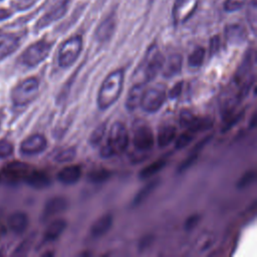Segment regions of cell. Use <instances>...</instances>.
I'll list each match as a JSON object with an SVG mask.
<instances>
[{"mask_svg": "<svg viewBox=\"0 0 257 257\" xmlns=\"http://www.w3.org/2000/svg\"><path fill=\"white\" fill-rule=\"evenodd\" d=\"M123 71L116 69L111 71L103 79L96 97V102L99 109H107L119 97L123 85Z\"/></svg>", "mask_w": 257, "mask_h": 257, "instance_id": "1", "label": "cell"}, {"mask_svg": "<svg viewBox=\"0 0 257 257\" xmlns=\"http://www.w3.org/2000/svg\"><path fill=\"white\" fill-rule=\"evenodd\" d=\"M128 147V133L126 126L120 122L115 121L110 126L107 140L100 148V157L107 159L115 155L125 152Z\"/></svg>", "mask_w": 257, "mask_h": 257, "instance_id": "2", "label": "cell"}, {"mask_svg": "<svg viewBox=\"0 0 257 257\" xmlns=\"http://www.w3.org/2000/svg\"><path fill=\"white\" fill-rule=\"evenodd\" d=\"M39 91V80L28 77L18 83L11 92V100L15 106H24L35 99Z\"/></svg>", "mask_w": 257, "mask_h": 257, "instance_id": "3", "label": "cell"}, {"mask_svg": "<svg viewBox=\"0 0 257 257\" xmlns=\"http://www.w3.org/2000/svg\"><path fill=\"white\" fill-rule=\"evenodd\" d=\"M165 58L163 54L159 51L156 45H152L147 51L143 62L139 68L143 76V82L150 81L157 76V74L162 70Z\"/></svg>", "mask_w": 257, "mask_h": 257, "instance_id": "4", "label": "cell"}, {"mask_svg": "<svg viewBox=\"0 0 257 257\" xmlns=\"http://www.w3.org/2000/svg\"><path fill=\"white\" fill-rule=\"evenodd\" d=\"M51 47L52 44L46 40L36 41L23 51L20 56V61L27 67H35L47 58Z\"/></svg>", "mask_w": 257, "mask_h": 257, "instance_id": "5", "label": "cell"}, {"mask_svg": "<svg viewBox=\"0 0 257 257\" xmlns=\"http://www.w3.org/2000/svg\"><path fill=\"white\" fill-rule=\"evenodd\" d=\"M82 49V38L79 35L72 36L65 40L59 50L57 61L60 67L67 68L70 67L78 58Z\"/></svg>", "mask_w": 257, "mask_h": 257, "instance_id": "6", "label": "cell"}, {"mask_svg": "<svg viewBox=\"0 0 257 257\" xmlns=\"http://www.w3.org/2000/svg\"><path fill=\"white\" fill-rule=\"evenodd\" d=\"M166 98H167L166 86L161 83H157L145 89L140 106L145 111L149 113H153L158 111L163 106V104L166 101Z\"/></svg>", "mask_w": 257, "mask_h": 257, "instance_id": "7", "label": "cell"}, {"mask_svg": "<svg viewBox=\"0 0 257 257\" xmlns=\"http://www.w3.org/2000/svg\"><path fill=\"white\" fill-rule=\"evenodd\" d=\"M154 134L149 125L142 124L136 128L134 133L133 144L138 154H145L151 151L154 147Z\"/></svg>", "mask_w": 257, "mask_h": 257, "instance_id": "8", "label": "cell"}, {"mask_svg": "<svg viewBox=\"0 0 257 257\" xmlns=\"http://www.w3.org/2000/svg\"><path fill=\"white\" fill-rule=\"evenodd\" d=\"M199 0H175L173 19L176 25L186 22L195 12Z\"/></svg>", "mask_w": 257, "mask_h": 257, "instance_id": "9", "label": "cell"}, {"mask_svg": "<svg viewBox=\"0 0 257 257\" xmlns=\"http://www.w3.org/2000/svg\"><path fill=\"white\" fill-rule=\"evenodd\" d=\"M47 148V140L43 135L34 134L26 138L20 145V152L24 156L41 154Z\"/></svg>", "mask_w": 257, "mask_h": 257, "instance_id": "10", "label": "cell"}, {"mask_svg": "<svg viewBox=\"0 0 257 257\" xmlns=\"http://www.w3.org/2000/svg\"><path fill=\"white\" fill-rule=\"evenodd\" d=\"M68 202L64 197L61 196H55L46 201L44 204L41 219L42 221H46L49 218L58 215L62 212H64L67 209Z\"/></svg>", "mask_w": 257, "mask_h": 257, "instance_id": "11", "label": "cell"}, {"mask_svg": "<svg viewBox=\"0 0 257 257\" xmlns=\"http://www.w3.org/2000/svg\"><path fill=\"white\" fill-rule=\"evenodd\" d=\"M67 9V0H60L58 1L54 6H52L47 13H45L37 22L36 28L37 29H42L46 27L47 25L51 24L52 22L58 20L61 18Z\"/></svg>", "mask_w": 257, "mask_h": 257, "instance_id": "12", "label": "cell"}, {"mask_svg": "<svg viewBox=\"0 0 257 257\" xmlns=\"http://www.w3.org/2000/svg\"><path fill=\"white\" fill-rule=\"evenodd\" d=\"M82 174V169L79 165H70L61 169L57 174V180L66 186L73 185L78 182Z\"/></svg>", "mask_w": 257, "mask_h": 257, "instance_id": "13", "label": "cell"}, {"mask_svg": "<svg viewBox=\"0 0 257 257\" xmlns=\"http://www.w3.org/2000/svg\"><path fill=\"white\" fill-rule=\"evenodd\" d=\"M116 25L115 16L113 14H110L107 16L96 28L95 30V38L99 42H105L110 39L112 36L114 29Z\"/></svg>", "mask_w": 257, "mask_h": 257, "instance_id": "14", "label": "cell"}, {"mask_svg": "<svg viewBox=\"0 0 257 257\" xmlns=\"http://www.w3.org/2000/svg\"><path fill=\"white\" fill-rule=\"evenodd\" d=\"M183 65V58L181 54H172L168 58V60H165L163 67H162V74L166 78H171L179 74L182 70Z\"/></svg>", "mask_w": 257, "mask_h": 257, "instance_id": "15", "label": "cell"}, {"mask_svg": "<svg viewBox=\"0 0 257 257\" xmlns=\"http://www.w3.org/2000/svg\"><path fill=\"white\" fill-rule=\"evenodd\" d=\"M145 83L138 82L135 83L127 93V97L125 99V107L127 110L133 111L137 107L141 105V101L145 92Z\"/></svg>", "mask_w": 257, "mask_h": 257, "instance_id": "16", "label": "cell"}, {"mask_svg": "<svg viewBox=\"0 0 257 257\" xmlns=\"http://www.w3.org/2000/svg\"><path fill=\"white\" fill-rule=\"evenodd\" d=\"M20 38L14 34H5L0 37V61L13 53L19 46Z\"/></svg>", "mask_w": 257, "mask_h": 257, "instance_id": "17", "label": "cell"}, {"mask_svg": "<svg viewBox=\"0 0 257 257\" xmlns=\"http://www.w3.org/2000/svg\"><path fill=\"white\" fill-rule=\"evenodd\" d=\"M246 36V30L239 24H230L225 28V38L229 44L239 45L245 41Z\"/></svg>", "mask_w": 257, "mask_h": 257, "instance_id": "18", "label": "cell"}, {"mask_svg": "<svg viewBox=\"0 0 257 257\" xmlns=\"http://www.w3.org/2000/svg\"><path fill=\"white\" fill-rule=\"evenodd\" d=\"M30 171V167L25 164V163H21V162H11L6 164L3 167V173L11 179H24V177L28 174V172Z\"/></svg>", "mask_w": 257, "mask_h": 257, "instance_id": "19", "label": "cell"}, {"mask_svg": "<svg viewBox=\"0 0 257 257\" xmlns=\"http://www.w3.org/2000/svg\"><path fill=\"white\" fill-rule=\"evenodd\" d=\"M7 224L13 233L21 234L28 226V217L23 212H14L8 217Z\"/></svg>", "mask_w": 257, "mask_h": 257, "instance_id": "20", "label": "cell"}, {"mask_svg": "<svg viewBox=\"0 0 257 257\" xmlns=\"http://www.w3.org/2000/svg\"><path fill=\"white\" fill-rule=\"evenodd\" d=\"M113 217L111 214H104L99 217L90 227V235L92 237L103 236L112 226Z\"/></svg>", "mask_w": 257, "mask_h": 257, "instance_id": "21", "label": "cell"}, {"mask_svg": "<svg viewBox=\"0 0 257 257\" xmlns=\"http://www.w3.org/2000/svg\"><path fill=\"white\" fill-rule=\"evenodd\" d=\"M67 226V223L63 219H56L53 220L45 229L44 235H43V240L45 242H52L56 240L62 232L65 230Z\"/></svg>", "mask_w": 257, "mask_h": 257, "instance_id": "22", "label": "cell"}, {"mask_svg": "<svg viewBox=\"0 0 257 257\" xmlns=\"http://www.w3.org/2000/svg\"><path fill=\"white\" fill-rule=\"evenodd\" d=\"M23 181L29 186L36 189L45 188L50 184L49 177L45 173L40 171H29L28 174L24 177Z\"/></svg>", "mask_w": 257, "mask_h": 257, "instance_id": "23", "label": "cell"}, {"mask_svg": "<svg viewBox=\"0 0 257 257\" xmlns=\"http://www.w3.org/2000/svg\"><path fill=\"white\" fill-rule=\"evenodd\" d=\"M177 128L173 124H164L159 128L158 132V145L160 148H165L169 146L176 138Z\"/></svg>", "mask_w": 257, "mask_h": 257, "instance_id": "24", "label": "cell"}, {"mask_svg": "<svg viewBox=\"0 0 257 257\" xmlns=\"http://www.w3.org/2000/svg\"><path fill=\"white\" fill-rule=\"evenodd\" d=\"M160 184V180H153L150 183H148L146 186H144L135 196L134 200H133V204L135 206L140 205L141 203H143L159 186Z\"/></svg>", "mask_w": 257, "mask_h": 257, "instance_id": "25", "label": "cell"}, {"mask_svg": "<svg viewBox=\"0 0 257 257\" xmlns=\"http://www.w3.org/2000/svg\"><path fill=\"white\" fill-rule=\"evenodd\" d=\"M166 166V161L163 159L157 160L154 163H151L150 165L146 166L143 170H141V172L139 173V178L141 180H145V179H149L151 177H153L154 175H156L157 173H159L161 170H163V168Z\"/></svg>", "mask_w": 257, "mask_h": 257, "instance_id": "26", "label": "cell"}, {"mask_svg": "<svg viewBox=\"0 0 257 257\" xmlns=\"http://www.w3.org/2000/svg\"><path fill=\"white\" fill-rule=\"evenodd\" d=\"M205 55H206V50L204 47H197L196 49H194L188 57L189 66L193 68L200 67L204 62Z\"/></svg>", "mask_w": 257, "mask_h": 257, "instance_id": "27", "label": "cell"}, {"mask_svg": "<svg viewBox=\"0 0 257 257\" xmlns=\"http://www.w3.org/2000/svg\"><path fill=\"white\" fill-rule=\"evenodd\" d=\"M106 131V123L105 122H101L99 123L94 130L93 132L90 134V137L88 139V143L91 147H96L98 146L101 141L103 140L104 134Z\"/></svg>", "mask_w": 257, "mask_h": 257, "instance_id": "28", "label": "cell"}, {"mask_svg": "<svg viewBox=\"0 0 257 257\" xmlns=\"http://www.w3.org/2000/svg\"><path fill=\"white\" fill-rule=\"evenodd\" d=\"M76 157V150L73 147H68L60 150L54 156V161L57 163H68L74 160Z\"/></svg>", "mask_w": 257, "mask_h": 257, "instance_id": "29", "label": "cell"}, {"mask_svg": "<svg viewBox=\"0 0 257 257\" xmlns=\"http://www.w3.org/2000/svg\"><path fill=\"white\" fill-rule=\"evenodd\" d=\"M110 175H111L110 171L106 169H98L90 172L87 176V179L89 180V182L93 184H100L105 182L107 179H109Z\"/></svg>", "mask_w": 257, "mask_h": 257, "instance_id": "30", "label": "cell"}, {"mask_svg": "<svg viewBox=\"0 0 257 257\" xmlns=\"http://www.w3.org/2000/svg\"><path fill=\"white\" fill-rule=\"evenodd\" d=\"M247 19L250 24V27L253 31L256 29V21H257V3L256 0H251L249 6L247 8Z\"/></svg>", "mask_w": 257, "mask_h": 257, "instance_id": "31", "label": "cell"}, {"mask_svg": "<svg viewBox=\"0 0 257 257\" xmlns=\"http://www.w3.org/2000/svg\"><path fill=\"white\" fill-rule=\"evenodd\" d=\"M194 135H195V134L192 133V132H190V131L181 134V135L177 138V140H176V142H175V148H176L177 150H181V149H184L185 147H187V146L192 142V140H193V138H194Z\"/></svg>", "mask_w": 257, "mask_h": 257, "instance_id": "32", "label": "cell"}, {"mask_svg": "<svg viewBox=\"0 0 257 257\" xmlns=\"http://www.w3.org/2000/svg\"><path fill=\"white\" fill-rule=\"evenodd\" d=\"M196 118L197 116L191 110L183 109L180 113V124L188 130L194 123Z\"/></svg>", "mask_w": 257, "mask_h": 257, "instance_id": "33", "label": "cell"}, {"mask_svg": "<svg viewBox=\"0 0 257 257\" xmlns=\"http://www.w3.org/2000/svg\"><path fill=\"white\" fill-rule=\"evenodd\" d=\"M255 177H256L255 171H248V172H246V173L240 178V180L238 181L237 187H238L239 189H244V188L250 186V185L254 182Z\"/></svg>", "mask_w": 257, "mask_h": 257, "instance_id": "34", "label": "cell"}, {"mask_svg": "<svg viewBox=\"0 0 257 257\" xmlns=\"http://www.w3.org/2000/svg\"><path fill=\"white\" fill-rule=\"evenodd\" d=\"M13 145L8 140H0V159L7 158L12 155L13 153Z\"/></svg>", "mask_w": 257, "mask_h": 257, "instance_id": "35", "label": "cell"}, {"mask_svg": "<svg viewBox=\"0 0 257 257\" xmlns=\"http://www.w3.org/2000/svg\"><path fill=\"white\" fill-rule=\"evenodd\" d=\"M247 0H226L224 4V9L227 12H234L239 10Z\"/></svg>", "mask_w": 257, "mask_h": 257, "instance_id": "36", "label": "cell"}, {"mask_svg": "<svg viewBox=\"0 0 257 257\" xmlns=\"http://www.w3.org/2000/svg\"><path fill=\"white\" fill-rule=\"evenodd\" d=\"M197 157H198V154H197V153H191V155H190L186 160H184V162L179 166L178 172H179V173H183V172H185L187 169H189V168L196 162Z\"/></svg>", "mask_w": 257, "mask_h": 257, "instance_id": "37", "label": "cell"}, {"mask_svg": "<svg viewBox=\"0 0 257 257\" xmlns=\"http://www.w3.org/2000/svg\"><path fill=\"white\" fill-rule=\"evenodd\" d=\"M183 85H184V82L183 81H179V82H176L172 88L169 90V93H168V96L170 99H176L178 98L182 91H183Z\"/></svg>", "mask_w": 257, "mask_h": 257, "instance_id": "38", "label": "cell"}, {"mask_svg": "<svg viewBox=\"0 0 257 257\" xmlns=\"http://www.w3.org/2000/svg\"><path fill=\"white\" fill-rule=\"evenodd\" d=\"M200 219H201V217H200V215H198V214H194V215L189 216V217L186 219L185 223H184V228H185L187 231H190V230L194 229V228L198 225V223L200 222Z\"/></svg>", "mask_w": 257, "mask_h": 257, "instance_id": "39", "label": "cell"}, {"mask_svg": "<svg viewBox=\"0 0 257 257\" xmlns=\"http://www.w3.org/2000/svg\"><path fill=\"white\" fill-rule=\"evenodd\" d=\"M36 1H38V0H17L15 5L19 10H25V9L31 7L32 5H34V3Z\"/></svg>", "mask_w": 257, "mask_h": 257, "instance_id": "40", "label": "cell"}, {"mask_svg": "<svg viewBox=\"0 0 257 257\" xmlns=\"http://www.w3.org/2000/svg\"><path fill=\"white\" fill-rule=\"evenodd\" d=\"M219 45H220V40L218 36H215L211 39L210 41V53L211 55H213L215 52L218 51L219 49Z\"/></svg>", "mask_w": 257, "mask_h": 257, "instance_id": "41", "label": "cell"}, {"mask_svg": "<svg viewBox=\"0 0 257 257\" xmlns=\"http://www.w3.org/2000/svg\"><path fill=\"white\" fill-rule=\"evenodd\" d=\"M152 241H153V237L152 236H146L145 238H144V240H142L141 241V243H140V248L141 249H144V248H147L151 243H152Z\"/></svg>", "mask_w": 257, "mask_h": 257, "instance_id": "42", "label": "cell"}, {"mask_svg": "<svg viewBox=\"0 0 257 257\" xmlns=\"http://www.w3.org/2000/svg\"><path fill=\"white\" fill-rule=\"evenodd\" d=\"M10 16V13L5 9H0V21L8 18Z\"/></svg>", "mask_w": 257, "mask_h": 257, "instance_id": "43", "label": "cell"}, {"mask_svg": "<svg viewBox=\"0 0 257 257\" xmlns=\"http://www.w3.org/2000/svg\"><path fill=\"white\" fill-rule=\"evenodd\" d=\"M1 123H2V118H1V115H0V130H1Z\"/></svg>", "mask_w": 257, "mask_h": 257, "instance_id": "44", "label": "cell"}]
</instances>
